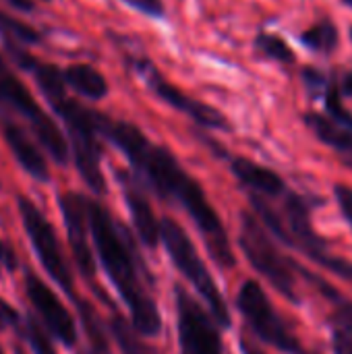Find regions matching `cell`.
Segmentation results:
<instances>
[{
    "mask_svg": "<svg viewBox=\"0 0 352 354\" xmlns=\"http://www.w3.org/2000/svg\"><path fill=\"white\" fill-rule=\"evenodd\" d=\"M98 124L100 135L127 156L135 176L141 183H145L162 199L178 203L183 209H187L214 261L220 268L230 270L237 259L232 255L226 228L201 185L178 164L174 153L164 145L151 143L143 131L131 122L114 120L100 112Z\"/></svg>",
    "mask_w": 352,
    "mask_h": 354,
    "instance_id": "obj_1",
    "label": "cell"
},
{
    "mask_svg": "<svg viewBox=\"0 0 352 354\" xmlns=\"http://www.w3.org/2000/svg\"><path fill=\"white\" fill-rule=\"evenodd\" d=\"M87 212L98 257L131 313V326L145 338L158 336L162 330V317L156 301L145 290L143 276H149L143 274L145 268L137 257L129 232L116 224L112 214L100 201L87 199Z\"/></svg>",
    "mask_w": 352,
    "mask_h": 354,
    "instance_id": "obj_2",
    "label": "cell"
},
{
    "mask_svg": "<svg viewBox=\"0 0 352 354\" xmlns=\"http://www.w3.org/2000/svg\"><path fill=\"white\" fill-rule=\"evenodd\" d=\"M39 91L52 106V110L64 122L68 143L73 149L75 166L93 193H106V180L102 172V145H100V112L71 100L66 95V83L60 68L48 62H39L31 71Z\"/></svg>",
    "mask_w": 352,
    "mask_h": 354,
    "instance_id": "obj_3",
    "label": "cell"
},
{
    "mask_svg": "<svg viewBox=\"0 0 352 354\" xmlns=\"http://www.w3.org/2000/svg\"><path fill=\"white\" fill-rule=\"evenodd\" d=\"M251 203H253L255 212L259 214V218L263 220V224L268 226L270 232L280 236L286 245L303 251L307 257L317 261L322 268L344 278L346 282H352V261H346V259L338 257L336 253H332L330 245L313 230L311 212H309V205L305 203L303 197L286 193L282 214L276 212L268 203L266 197L251 195Z\"/></svg>",
    "mask_w": 352,
    "mask_h": 354,
    "instance_id": "obj_4",
    "label": "cell"
},
{
    "mask_svg": "<svg viewBox=\"0 0 352 354\" xmlns=\"http://www.w3.org/2000/svg\"><path fill=\"white\" fill-rule=\"evenodd\" d=\"M0 114L21 116L35 139L46 147V151L58 164L68 162V143L58 129V124L44 112V108L35 102L31 91L21 83V79L12 73L6 60L0 54Z\"/></svg>",
    "mask_w": 352,
    "mask_h": 354,
    "instance_id": "obj_5",
    "label": "cell"
},
{
    "mask_svg": "<svg viewBox=\"0 0 352 354\" xmlns=\"http://www.w3.org/2000/svg\"><path fill=\"white\" fill-rule=\"evenodd\" d=\"M160 234H162L164 247H166L172 263L193 284V288L201 295V299L207 303L216 324L222 328H230V313H228L226 301L220 295L205 263L199 259V253H197L195 245L191 243L189 234L172 218H164L160 222Z\"/></svg>",
    "mask_w": 352,
    "mask_h": 354,
    "instance_id": "obj_6",
    "label": "cell"
},
{
    "mask_svg": "<svg viewBox=\"0 0 352 354\" xmlns=\"http://www.w3.org/2000/svg\"><path fill=\"white\" fill-rule=\"evenodd\" d=\"M239 245L251 266L290 303L299 305L301 295L297 290V278L293 274V263L282 257V253L276 249L270 230L261 226V222L249 214H241V232H239Z\"/></svg>",
    "mask_w": 352,
    "mask_h": 354,
    "instance_id": "obj_7",
    "label": "cell"
},
{
    "mask_svg": "<svg viewBox=\"0 0 352 354\" xmlns=\"http://www.w3.org/2000/svg\"><path fill=\"white\" fill-rule=\"evenodd\" d=\"M17 205H19V214L23 220V228L31 241V247L39 259V263L44 266V270L48 272V276L68 295V299L77 305L79 297L75 292V282H73V274L68 270V263L62 255L56 230L52 228V224L48 222V218L37 209V205L29 199L19 195L17 197Z\"/></svg>",
    "mask_w": 352,
    "mask_h": 354,
    "instance_id": "obj_8",
    "label": "cell"
},
{
    "mask_svg": "<svg viewBox=\"0 0 352 354\" xmlns=\"http://www.w3.org/2000/svg\"><path fill=\"white\" fill-rule=\"evenodd\" d=\"M129 66L133 68V73L147 85V89L158 97L162 100L164 104H168L170 108L187 114L191 120H195L199 127L203 129H214V131H230V122L228 118L212 108L210 104L205 102H199V100H193L191 95H187L185 91H180L176 85H172L158 68L156 64L149 60V58H143V56H129L127 58Z\"/></svg>",
    "mask_w": 352,
    "mask_h": 354,
    "instance_id": "obj_9",
    "label": "cell"
},
{
    "mask_svg": "<svg viewBox=\"0 0 352 354\" xmlns=\"http://www.w3.org/2000/svg\"><path fill=\"white\" fill-rule=\"evenodd\" d=\"M237 307L263 342L286 354H299L301 346L288 324L278 315L268 295L255 280H247L237 297Z\"/></svg>",
    "mask_w": 352,
    "mask_h": 354,
    "instance_id": "obj_10",
    "label": "cell"
},
{
    "mask_svg": "<svg viewBox=\"0 0 352 354\" xmlns=\"http://www.w3.org/2000/svg\"><path fill=\"white\" fill-rule=\"evenodd\" d=\"M174 297L180 354H222V338L216 322L210 319L183 286H176Z\"/></svg>",
    "mask_w": 352,
    "mask_h": 354,
    "instance_id": "obj_11",
    "label": "cell"
},
{
    "mask_svg": "<svg viewBox=\"0 0 352 354\" xmlns=\"http://www.w3.org/2000/svg\"><path fill=\"white\" fill-rule=\"evenodd\" d=\"M58 205H60V212H62L68 245H71V251L75 255L79 272L93 286L98 297L104 299L112 307V303L106 299V295L95 284V259H93V251H91V243H89L91 226H89L87 197H83L79 193H73V191H66V193L58 195Z\"/></svg>",
    "mask_w": 352,
    "mask_h": 354,
    "instance_id": "obj_12",
    "label": "cell"
},
{
    "mask_svg": "<svg viewBox=\"0 0 352 354\" xmlns=\"http://www.w3.org/2000/svg\"><path fill=\"white\" fill-rule=\"evenodd\" d=\"M25 295L29 303L33 305L35 313L44 322L46 330L66 348H73L77 344V328L73 322V315L68 309L60 303V299L54 295L48 284H44L33 272H25Z\"/></svg>",
    "mask_w": 352,
    "mask_h": 354,
    "instance_id": "obj_13",
    "label": "cell"
},
{
    "mask_svg": "<svg viewBox=\"0 0 352 354\" xmlns=\"http://www.w3.org/2000/svg\"><path fill=\"white\" fill-rule=\"evenodd\" d=\"M116 180L122 189V197L124 203L129 207L133 226L141 239L143 245L147 247H158V243L162 241L160 234V222L156 220V214L149 205V199L143 191V183L135 176V172H127V170H118L116 172Z\"/></svg>",
    "mask_w": 352,
    "mask_h": 354,
    "instance_id": "obj_14",
    "label": "cell"
},
{
    "mask_svg": "<svg viewBox=\"0 0 352 354\" xmlns=\"http://www.w3.org/2000/svg\"><path fill=\"white\" fill-rule=\"evenodd\" d=\"M0 131H2V137L6 141L8 149L15 156V160L21 164V168L29 176H33L35 180L48 183L50 180V172H48L46 158L35 147V143L25 133V129L21 124H17L10 114H0Z\"/></svg>",
    "mask_w": 352,
    "mask_h": 354,
    "instance_id": "obj_15",
    "label": "cell"
},
{
    "mask_svg": "<svg viewBox=\"0 0 352 354\" xmlns=\"http://www.w3.org/2000/svg\"><path fill=\"white\" fill-rule=\"evenodd\" d=\"M230 170L239 178L243 187L251 191V195L259 197H284L286 195V183L270 168L247 160V158H232Z\"/></svg>",
    "mask_w": 352,
    "mask_h": 354,
    "instance_id": "obj_16",
    "label": "cell"
},
{
    "mask_svg": "<svg viewBox=\"0 0 352 354\" xmlns=\"http://www.w3.org/2000/svg\"><path fill=\"white\" fill-rule=\"evenodd\" d=\"M305 124L313 131V135L326 143L328 147H332L334 151H338L344 162H352V131L338 124L336 120H332L328 114L322 112H305L303 114Z\"/></svg>",
    "mask_w": 352,
    "mask_h": 354,
    "instance_id": "obj_17",
    "label": "cell"
},
{
    "mask_svg": "<svg viewBox=\"0 0 352 354\" xmlns=\"http://www.w3.org/2000/svg\"><path fill=\"white\" fill-rule=\"evenodd\" d=\"M315 284L322 286V290L336 303V311L332 317V344L336 354H352V303L342 299L338 292H334L324 280L309 276Z\"/></svg>",
    "mask_w": 352,
    "mask_h": 354,
    "instance_id": "obj_18",
    "label": "cell"
},
{
    "mask_svg": "<svg viewBox=\"0 0 352 354\" xmlns=\"http://www.w3.org/2000/svg\"><path fill=\"white\" fill-rule=\"evenodd\" d=\"M62 75H64L66 87H71L75 93H79L87 100L98 102V100L106 97L110 91L106 77L91 64H71L62 71Z\"/></svg>",
    "mask_w": 352,
    "mask_h": 354,
    "instance_id": "obj_19",
    "label": "cell"
},
{
    "mask_svg": "<svg viewBox=\"0 0 352 354\" xmlns=\"http://www.w3.org/2000/svg\"><path fill=\"white\" fill-rule=\"evenodd\" d=\"M301 44L317 54H332L338 44H340V31L338 25L330 19H322L315 25H311L309 29H305L301 33Z\"/></svg>",
    "mask_w": 352,
    "mask_h": 354,
    "instance_id": "obj_20",
    "label": "cell"
},
{
    "mask_svg": "<svg viewBox=\"0 0 352 354\" xmlns=\"http://www.w3.org/2000/svg\"><path fill=\"white\" fill-rule=\"evenodd\" d=\"M77 313H79V319L83 324V330L89 338V344H91V351L93 354H110V342H108V336H106V330L102 326V319L100 315L95 313V309L87 303V301H77Z\"/></svg>",
    "mask_w": 352,
    "mask_h": 354,
    "instance_id": "obj_21",
    "label": "cell"
},
{
    "mask_svg": "<svg viewBox=\"0 0 352 354\" xmlns=\"http://www.w3.org/2000/svg\"><path fill=\"white\" fill-rule=\"evenodd\" d=\"M255 50L261 52L266 58L274 60V62H280V64H290L297 60V54L295 50L290 48L288 41H284L280 35L276 33H268V31H259L255 35Z\"/></svg>",
    "mask_w": 352,
    "mask_h": 354,
    "instance_id": "obj_22",
    "label": "cell"
},
{
    "mask_svg": "<svg viewBox=\"0 0 352 354\" xmlns=\"http://www.w3.org/2000/svg\"><path fill=\"white\" fill-rule=\"evenodd\" d=\"M0 35L2 39H12L21 46H35L41 41V35L27 23L19 21L12 15L0 10Z\"/></svg>",
    "mask_w": 352,
    "mask_h": 354,
    "instance_id": "obj_23",
    "label": "cell"
},
{
    "mask_svg": "<svg viewBox=\"0 0 352 354\" xmlns=\"http://www.w3.org/2000/svg\"><path fill=\"white\" fill-rule=\"evenodd\" d=\"M110 330L120 346L122 354H151V351L137 338V332L133 326H129L120 315H114L110 322Z\"/></svg>",
    "mask_w": 352,
    "mask_h": 354,
    "instance_id": "obj_24",
    "label": "cell"
},
{
    "mask_svg": "<svg viewBox=\"0 0 352 354\" xmlns=\"http://www.w3.org/2000/svg\"><path fill=\"white\" fill-rule=\"evenodd\" d=\"M25 342L31 346L33 354H56V348L52 344V340L48 338V334L33 322V317H27V322L21 328Z\"/></svg>",
    "mask_w": 352,
    "mask_h": 354,
    "instance_id": "obj_25",
    "label": "cell"
},
{
    "mask_svg": "<svg viewBox=\"0 0 352 354\" xmlns=\"http://www.w3.org/2000/svg\"><path fill=\"white\" fill-rule=\"evenodd\" d=\"M301 81H303L305 89L309 91V95H313L317 100V97H324L328 85L332 81V75H326L324 71H319L315 66H303L301 68Z\"/></svg>",
    "mask_w": 352,
    "mask_h": 354,
    "instance_id": "obj_26",
    "label": "cell"
},
{
    "mask_svg": "<svg viewBox=\"0 0 352 354\" xmlns=\"http://www.w3.org/2000/svg\"><path fill=\"white\" fill-rule=\"evenodd\" d=\"M122 2L151 19H162L166 15V4L162 0H122Z\"/></svg>",
    "mask_w": 352,
    "mask_h": 354,
    "instance_id": "obj_27",
    "label": "cell"
},
{
    "mask_svg": "<svg viewBox=\"0 0 352 354\" xmlns=\"http://www.w3.org/2000/svg\"><path fill=\"white\" fill-rule=\"evenodd\" d=\"M334 195H336V201L340 205V212L342 216L346 218L349 226L352 230V187H346V185H336L334 187Z\"/></svg>",
    "mask_w": 352,
    "mask_h": 354,
    "instance_id": "obj_28",
    "label": "cell"
},
{
    "mask_svg": "<svg viewBox=\"0 0 352 354\" xmlns=\"http://www.w3.org/2000/svg\"><path fill=\"white\" fill-rule=\"evenodd\" d=\"M21 324V315L0 297V330H19Z\"/></svg>",
    "mask_w": 352,
    "mask_h": 354,
    "instance_id": "obj_29",
    "label": "cell"
},
{
    "mask_svg": "<svg viewBox=\"0 0 352 354\" xmlns=\"http://www.w3.org/2000/svg\"><path fill=\"white\" fill-rule=\"evenodd\" d=\"M19 266L15 251L10 249V245H6L4 241H0V278L4 272H15Z\"/></svg>",
    "mask_w": 352,
    "mask_h": 354,
    "instance_id": "obj_30",
    "label": "cell"
},
{
    "mask_svg": "<svg viewBox=\"0 0 352 354\" xmlns=\"http://www.w3.org/2000/svg\"><path fill=\"white\" fill-rule=\"evenodd\" d=\"M338 89L342 97H352V71H344L340 77H336Z\"/></svg>",
    "mask_w": 352,
    "mask_h": 354,
    "instance_id": "obj_31",
    "label": "cell"
},
{
    "mask_svg": "<svg viewBox=\"0 0 352 354\" xmlns=\"http://www.w3.org/2000/svg\"><path fill=\"white\" fill-rule=\"evenodd\" d=\"M15 10H21V12H31L35 8L33 0H6Z\"/></svg>",
    "mask_w": 352,
    "mask_h": 354,
    "instance_id": "obj_32",
    "label": "cell"
},
{
    "mask_svg": "<svg viewBox=\"0 0 352 354\" xmlns=\"http://www.w3.org/2000/svg\"><path fill=\"white\" fill-rule=\"evenodd\" d=\"M243 351H245V354H263L261 351H257L253 346H247V344H243Z\"/></svg>",
    "mask_w": 352,
    "mask_h": 354,
    "instance_id": "obj_33",
    "label": "cell"
},
{
    "mask_svg": "<svg viewBox=\"0 0 352 354\" xmlns=\"http://www.w3.org/2000/svg\"><path fill=\"white\" fill-rule=\"evenodd\" d=\"M342 2H344L346 6H351V8H352V0H342Z\"/></svg>",
    "mask_w": 352,
    "mask_h": 354,
    "instance_id": "obj_34",
    "label": "cell"
},
{
    "mask_svg": "<svg viewBox=\"0 0 352 354\" xmlns=\"http://www.w3.org/2000/svg\"><path fill=\"white\" fill-rule=\"evenodd\" d=\"M0 354H4V351H2V346H0Z\"/></svg>",
    "mask_w": 352,
    "mask_h": 354,
    "instance_id": "obj_35",
    "label": "cell"
},
{
    "mask_svg": "<svg viewBox=\"0 0 352 354\" xmlns=\"http://www.w3.org/2000/svg\"><path fill=\"white\" fill-rule=\"evenodd\" d=\"M351 39H352V27H351Z\"/></svg>",
    "mask_w": 352,
    "mask_h": 354,
    "instance_id": "obj_36",
    "label": "cell"
},
{
    "mask_svg": "<svg viewBox=\"0 0 352 354\" xmlns=\"http://www.w3.org/2000/svg\"><path fill=\"white\" fill-rule=\"evenodd\" d=\"M83 354H91V353H83Z\"/></svg>",
    "mask_w": 352,
    "mask_h": 354,
    "instance_id": "obj_37",
    "label": "cell"
}]
</instances>
